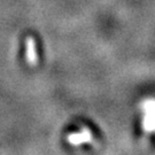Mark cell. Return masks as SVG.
<instances>
[{"label":"cell","mask_w":155,"mask_h":155,"mask_svg":"<svg viewBox=\"0 0 155 155\" xmlns=\"http://www.w3.org/2000/svg\"><path fill=\"white\" fill-rule=\"evenodd\" d=\"M137 131L141 143L155 150V95H146L138 102Z\"/></svg>","instance_id":"1"}]
</instances>
